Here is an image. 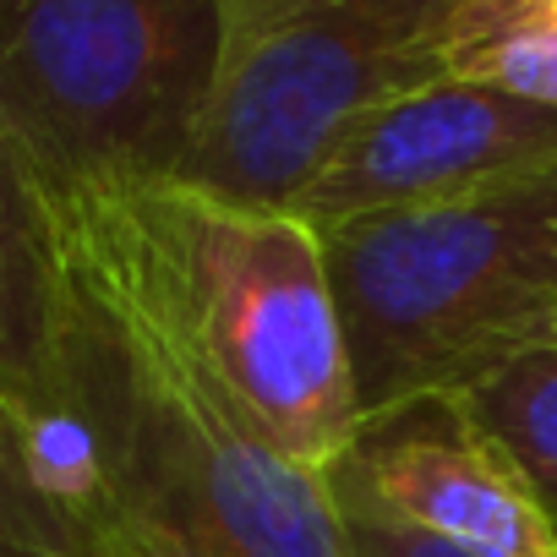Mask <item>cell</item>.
<instances>
[{
	"label": "cell",
	"instance_id": "8992f818",
	"mask_svg": "<svg viewBox=\"0 0 557 557\" xmlns=\"http://www.w3.org/2000/svg\"><path fill=\"white\" fill-rule=\"evenodd\" d=\"M557 164V110L475 83H421L367 110L290 202L312 230L432 208Z\"/></svg>",
	"mask_w": 557,
	"mask_h": 557
},
{
	"label": "cell",
	"instance_id": "3957f363",
	"mask_svg": "<svg viewBox=\"0 0 557 557\" xmlns=\"http://www.w3.org/2000/svg\"><path fill=\"white\" fill-rule=\"evenodd\" d=\"M318 235L361 426L557 345V164Z\"/></svg>",
	"mask_w": 557,
	"mask_h": 557
},
{
	"label": "cell",
	"instance_id": "9c48e42d",
	"mask_svg": "<svg viewBox=\"0 0 557 557\" xmlns=\"http://www.w3.org/2000/svg\"><path fill=\"white\" fill-rule=\"evenodd\" d=\"M443 77L557 110V0H454Z\"/></svg>",
	"mask_w": 557,
	"mask_h": 557
},
{
	"label": "cell",
	"instance_id": "4fadbf2b",
	"mask_svg": "<svg viewBox=\"0 0 557 557\" xmlns=\"http://www.w3.org/2000/svg\"><path fill=\"white\" fill-rule=\"evenodd\" d=\"M94 557H170V552L153 546V541H143V535H132V530H121V524H104Z\"/></svg>",
	"mask_w": 557,
	"mask_h": 557
},
{
	"label": "cell",
	"instance_id": "30bf717a",
	"mask_svg": "<svg viewBox=\"0 0 557 557\" xmlns=\"http://www.w3.org/2000/svg\"><path fill=\"white\" fill-rule=\"evenodd\" d=\"M443 399L513 459V470L557 519V345L508 356Z\"/></svg>",
	"mask_w": 557,
	"mask_h": 557
},
{
	"label": "cell",
	"instance_id": "6da1fadb",
	"mask_svg": "<svg viewBox=\"0 0 557 557\" xmlns=\"http://www.w3.org/2000/svg\"><path fill=\"white\" fill-rule=\"evenodd\" d=\"M50 224L66 278V416L88 437L104 524L170 557H356L334 486L257 432L88 235Z\"/></svg>",
	"mask_w": 557,
	"mask_h": 557
},
{
	"label": "cell",
	"instance_id": "277c9868",
	"mask_svg": "<svg viewBox=\"0 0 557 557\" xmlns=\"http://www.w3.org/2000/svg\"><path fill=\"white\" fill-rule=\"evenodd\" d=\"M219 66V0H0V126L50 197L175 181Z\"/></svg>",
	"mask_w": 557,
	"mask_h": 557
},
{
	"label": "cell",
	"instance_id": "5b68a950",
	"mask_svg": "<svg viewBox=\"0 0 557 557\" xmlns=\"http://www.w3.org/2000/svg\"><path fill=\"white\" fill-rule=\"evenodd\" d=\"M454 0H219V66L175 181L290 208L377 104L443 77Z\"/></svg>",
	"mask_w": 557,
	"mask_h": 557
},
{
	"label": "cell",
	"instance_id": "ba28073f",
	"mask_svg": "<svg viewBox=\"0 0 557 557\" xmlns=\"http://www.w3.org/2000/svg\"><path fill=\"white\" fill-rule=\"evenodd\" d=\"M0 399L34 448L72 432L66 416V278L50 202L0 126Z\"/></svg>",
	"mask_w": 557,
	"mask_h": 557
},
{
	"label": "cell",
	"instance_id": "52a82bcc",
	"mask_svg": "<svg viewBox=\"0 0 557 557\" xmlns=\"http://www.w3.org/2000/svg\"><path fill=\"white\" fill-rule=\"evenodd\" d=\"M329 481L470 557H557L546 503L448 399L367 421Z\"/></svg>",
	"mask_w": 557,
	"mask_h": 557
},
{
	"label": "cell",
	"instance_id": "7c38bea8",
	"mask_svg": "<svg viewBox=\"0 0 557 557\" xmlns=\"http://www.w3.org/2000/svg\"><path fill=\"white\" fill-rule=\"evenodd\" d=\"M329 486H334V481H329ZM334 503H339L345 541H350L356 557H470V552H459V546H448V541H432V535H421V530H410V524L377 513L372 503H361V497L345 492V486H334Z\"/></svg>",
	"mask_w": 557,
	"mask_h": 557
},
{
	"label": "cell",
	"instance_id": "7a4b0ae2",
	"mask_svg": "<svg viewBox=\"0 0 557 557\" xmlns=\"http://www.w3.org/2000/svg\"><path fill=\"white\" fill-rule=\"evenodd\" d=\"M50 219L132 278L278 454L323 481L345 465L361 405L323 235L307 219L186 181L50 197Z\"/></svg>",
	"mask_w": 557,
	"mask_h": 557
},
{
	"label": "cell",
	"instance_id": "8fae6325",
	"mask_svg": "<svg viewBox=\"0 0 557 557\" xmlns=\"http://www.w3.org/2000/svg\"><path fill=\"white\" fill-rule=\"evenodd\" d=\"M0 557H94L88 519L50 486L28 421L0 399Z\"/></svg>",
	"mask_w": 557,
	"mask_h": 557
}]
</instances>
